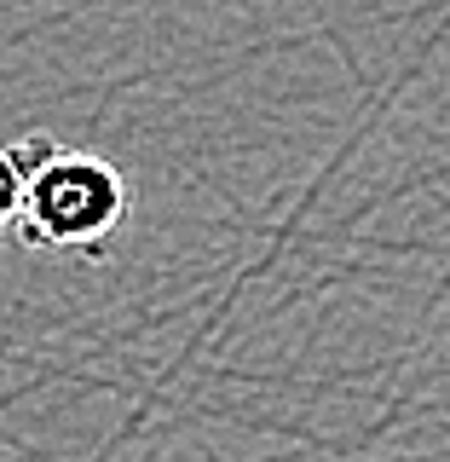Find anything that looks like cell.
Here are the masks:
<instances>
[{
	"label": "cell",
	"instance_id": "cell-1",
	"mask_svg": "<svg viewBox=\"0 0 450 462\" xmlns=\"http://www.w3.org/2000/svg\"><path fill=\"white\" fill-rule=\"evenodd\" d=\"M6 220L23 243L47 249H105L127 214V185L105 156L64 151L47 134H29L6 151Z\"/></svg>",
	"mask_w": 450,
	"mask_h": 462
}]
</instances>
